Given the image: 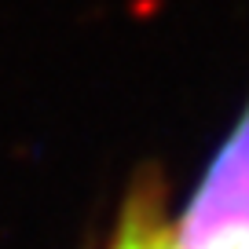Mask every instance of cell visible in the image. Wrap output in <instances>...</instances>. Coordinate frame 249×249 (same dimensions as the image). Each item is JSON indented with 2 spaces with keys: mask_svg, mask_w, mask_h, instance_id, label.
Segmentation results:
<instances>
[{
  "mask_svg": "<svg viewBox=\"0 0 249 249\" xmlns=\"http://www.w3.org/2000/svg\"><path fill=\"white\" fill-rule=\"evenodd\" d=\"M169 249H249V103L169 231Z\"/></svg>",
  "mask_w": 249,
  "mask_h": 249,
  "instance_id": "cell-1",
  "label": "cell"
},
{
  "mask_svg": "<svg viewBox=\"0 0 249 249\" xmlns=\"http://www.w3.org/2000/svg\"><path fill=\"white\" fill-rule=\"evenodd\" d=\"M114 249H169V227L161 224L154 191H140L124 205V220Z\"/></svg>",
  "mask_w": 249,
  "mask_h": 249,
  "instance_id": "cell-2",
  "label": "cell"
}]
</instances>
